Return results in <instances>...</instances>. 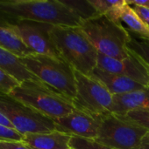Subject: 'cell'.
Here are the masks:
<instances>
[{"mask_svg":"<svg viewBox=\"0 0 149 149\" xmlns=\"http://www.w3.org/2000/svg\"><path fill=\"white\" fill-rule=\"evenodd\" d=\"M49 33L61 58L75 71L90 76L97 66L98 52L82 29L52 25Z\"/></svg>","mask_w":149,"mask_h":149,"instance_id":"cell-2","label":"cell"},{"mask_svg":"<svg viewBox=\"0 0 149 149\" xmlns=\"http://www.w3.org/2000/svg\"><path fill=\"white\" fill-rule=\"evenodd\" d=\"M98 15L105 16L109 19L119 23L120 16L127 4L126 0H89Z\"/></svg>","mask_w":149,"mask_h":149,"instance_id":"cell-18","label":"cell"},{"mask_svg":"<svg viewBox=\"0 0 149 149\" xmlns=\"http://www.w3.org/2000/svg\"><path fill=\"white\" fill-rule=\"evenodd\" d=\"M0 111L22 135L56 130L54 120L16 100L10 94H0Z\"/></svg>","mask_w":149,"mask_h":149,"instance_id":"cell-7","label":"cell"},{"mask_svg":"<svg viewBox=\"0 0 149 149\" xmlns=\"http://www.w3.org/2000/svg\"><path fill=\"white\" fill-rule=\"evenodd\" d=\"M98 68L114 74L128 77L144 86H149V74L142 61L133 52L126 59H116L98 53Z\"/></svg>","mask_w":149,"mask_h":149,"instance_id":"cell-11","label":"cell"},{"mask_svg":"<svg viewBox=\"0 0 149 149\" xmlns=\"http://www.w3.org/2000/svg\"><path fill=\"white\" fill-rule=\"evenodd\" d=\"M10 95L52 120L64 117L76 109L70 100L40 79L20 82Z\"/></svg>","mask_w":149,"mask_h":149,"instance_id":"cell-4","label":"cell"},{"mask_svg":"<svg viewBox=\"0 0 149 149\" xmlns=\"http://www.w3.org/2000/svg\"><path fill=\"white\" fill-rule=\"evenodd\" d=\"M136 110L149 111V86L131 93L113 95L110 113L124 114Z\"/></svg>","mask_w":149,"mask_h":149,"instance_id":"cell-12","label":"cell"},{"mask_svg":"<svg viewBox=\"0 0 149 149\" xmlns=\"http://www.w3.org/2000/svg\"><path fill=\"white\" fill-rule=\"evenodd\" d=\"M0 47L7 50L19 58L35 54L26 46L13 30L2 23H0Z\"/></svg>","mask_w":149,"mask_h":149,"instance_id":"cell-16","label":"cell"},{"mask_svg":"<svg viewBox=\"0 0 149 149\" xmlns=\"http://www.w3.org/2000/svg\"><path fill=\"white\" fill-rule=\"evenodd\" d=\"M71 136L59 131L27 134L23 141L31 149H69Z\"/></svg>","mask_w":149,"mask_h":149,"instance_id":"cell-14","label":"cell"},{"mask_svg":"<svg viewBox=\"0 0 149 149\" xmlns=\"http://www.w3.org/2000/svg\"><path fill=\"white\" fill-rule=\"evenodd\" d=\"M148 133L147 129L137 124L106 113L102 116L97 136L94 141L114 149H139Z\"/></svg>","mask_w":149,"mask_h":149,"instance_id":"cell-6","label":"cell"},{"mask_svg":"<svg viewBox=\"0 0 149 149\" xmlns=\"http://www.w3.org/2000/svg\"><path fill=\"white\" fill-rule=\"evenodd\" d=\"M120 119L137 124L145 129H147L149 133V111H143V110H136L131 111L124 114H116Z\"/></svg>","mask_w":149,"mask_h":149,"instance_id":"cell-20","label":"cell"},{"mask_svg":"<svg viewBox=\"0 0 149 149\" xmlns=\"http://www.w3.org/2000/svg\"><path fill=\"white\" fill-rule=\"evenodd\" d=\"M126 3L129 5L142 6L149 9V0H126Z\"/></svg>","mask_w":149,"mask_h":149,"instance_id":"cell-26","label":"cell"},{"mask_svg":"<svg viewBox=\"0 0 149 149\" xmlns=\"http://www.w3.org/2000/svg\"><path fill=\"white\" fill-rule=\"evenodd\" d=\"M139 149H149V133H148L146 136L143 138L141 148Z\"/></svg>","mask_w":149,"mask_h":149,"instance_id":"cell-28","label":"cell"},{"mask_svg":"<svg viewBox=\"0 0 149 149\" xmlns=\"http://www.w3.org/2000/svg\"><path fill=\"white\" fill-rule=\"evenodd\" d=\"M23 135L13 128L7 127L0 124V141H22Z\"/></svg>","mask_w":149,"mask_h":149,"instance_id":"cell-23","label":"cell"},{"mask_svg":"<svg viewBox=\"0 0 149 149\" xmlns=\"http://www.w3.org/2000/svg\"><path fill=\"white\" fill-rule=\"evenodd\" d=\"M131 35L127 47L131 52L149 66V39Z\"/></svg>","mask_w":149,"mask_h":149,"instance_id":"cell-19","label":"cell"},{"mask_svg":"<svg viewBox=\"0 0 149 149\" xmlns=\"http://www.w3.org/2000/svg\"><path fill=\"white\" fill-rule=\"evenodd\" d=\"M20 61L40 81L71 102L74 100L76 96L75 70L66 61L40 54L21 58Z\"/></svg>","mask_w":149,"mask_h":149,"instance_id":"cell-5","label":"cell"},{"mask_svg":"<svg viewBox=\"0 0 149 149\" xmlns=\"http://www.w3.org/2000/svg\"><path fill=\"white\" fill-rule=\"evenodd\" d=\"M0 67L19 82L39 79L22 64L18 57L2 47H0Z\"/></svg>","mask_w":149,"mask_h":149,"instance_id":"cell-15","label":"cell"},{"mask_svg":"<svg viewBox=\"0 0 149 149\" xmlns=\"http://www.w3.org/2000/svg\"><path fill=\"white\" fill-rule=\"evenodd\" d=\"M69 149H73V148H69Z\"/></svg>","mask_w":149,"mask_h":149,"instance_id":"cell-30","label":"cell"},{"mask_svg":"<svg viewBox=\"0 0 149 149\" xmlns=\"http://www.w3.org/2000/svg\"><path fill=\"white\" fill-rule=\"evenodd\" d=\"M90 77L103 84L112 95L127 93L144 87V86L128 77L111 73L98 67L92 72Z\"/></svg>","mask_w":149,"mask_h":149,"instance_id":"cell-13","label":"cell"},{"mask_svg":"<svg viewBox=\"0 0 149 149\" xmlns=\"http://www.w3.org/2000/svg\"><path fill=\"white\" fill-rule=\"evenodd\" d=\"M19 81L0 67V94H11Z\"/></svg>","mask_w":149,"mask_h":149,"instance_id":"cell-22","label":"cell"},{"mask_svg":"<svg viewBox=\"0 0 149 149\" xmlns=\"http://www.w3.org/2000/svg\"><path fill=\"white\" fill-rule=\"evenodd\" d=\"M5 24L13 30L26 46L35 54L62 59L55 49L50 37L49 31L52 27L51 24L31 21H22Z\"/></svg>","mask_w":149,"mask_h":149,"instance_id":"cell-9","label":"cell"},{"mask_svg":"<svg viewBox=\"0 0 149 149\" xmlns=\"http://www.w3.org/2000/svg\"><path fill=\"white\" fill-rule=\"evenodd\" d=\"M103 114H94L88 112L75 109L71 113L54 120L56 131L70 135L95 140Z\"/></svg>","mask_w":149,"mask_h":149,"instance_id":"cell-10","label":"cell"},{"mask_svg":"<svg viewBox=\"0 0 149 149\" xmlns=\"http://www.w3.org/2000/svg\"><path fill=\"white\" fill-rule=\"evenodd\" d=\"M0 124L3 125V126H5V127H11V128H13V129H14L12 124H11V123L9 121V120L3 114V113H2L1 111H0Z\"/></svg>","mask_w":149,"mask_h":149,"instance_id":"cell-27","label":"cell"},{"mask_svg":"<svg viewBox=\"0 0 149 149\" xmlns=\"http://www.w3.org/2000/svg\"><path fill=\"white\" fill-rule=\"evenodd\" d=\"M119 23L130 34L149 39V28L139 17L131 5L126 4L124 8Z\"/></svg>","mask_w":149,"mask_h":149,"instance_id":"cell-17","label":"cell"},{"mask_svg":"<svg viewBox=\"0 0 149 149\" xmlns=\"http://www.w3.org/2000/svg\"><path fill=\"white\" fill-rule=\"evenodd\" d=\"M69 147L73 149H114L104 146L94 140L81 137H71Z\"/></svg>","mask_w":149,"mask_h":149,"instance_id":"cell-21","label":"cell"},{"mask_svg":"<svg viewBox=\"0 0 149 149\" xmlns=\"http://www.w3.org/2000/svg\"><path fill=\"white\" fill-rule=\"evenodd\" d=\"M76 96L72 101L76 109L94 114L110 113L113 95L97 80L75 71Z\"/></svg>","mask_w":149,"mask_h":149,"instance_id":"cell-8","label":"cell"},{"mask_svg":"<svg viewBox=\"0 0 149 149\" xmlns=\"http://www.w3.org/2000/svg\"><path fill=\"white\" fill-rule=\"evenodd\" d=\"M22 21L80 27L83 20L61 0H0V23Z\"/></svg>","mask_w":149,"mask_h":149,"instance_id":"cell-1","label":"cell"},{"mask_svg":"<svg viewBox=\"0 0 149 149\" xmlns=\"http://www.w3.org/2000/svg\"><path fill=\"white\" fill-rule=\"evenodd\" d=\"M0 149H31L23 141H0Z\"/></svg>","mask_w":149,"mask_h":149,"instance_id":"cell-24","label":"cell"},{"mask_svg":"<svg viewBox=\"0 0 149 149\" xmlns=\"http://www.w3.org/2000/svg\"><path fill=\"white\" fill-rule=\"evenodd\" d=\"M131 6L133 7L136 14L139 16V17L149 28V9L142 6H137V5H131Z\"/></svg>","mask_w":149,"mask_h":149,"instance_id":"cell-25","label":"cell"},{"mask_svg":"<svg viewBox=\"0 0 149 149\" xmlns=\"http://www.w3.org/2000/svg\"><path fill=\"white\" fill-rule=\"evenodd\" d=\"M137 58H138V57H137ZM142 63H143V64L145 65V66L147 67V70H148V74H149V66H148V65H146V64H145L144 62H142Z\"/></svg>","mask_w":149,"mask_h":149,"instance_id":"cell-29","label":"cell"},{"mask_svg":"<svg viewBox=\"0 0 149 149\" xmlns=\"http://www.w3.org/2000/svg\"><path fill=\"white\" fill-rule=\"evenodd\" d=\"M80 28L98 53L120 60L131 57L127 47L131 35L120 23L97 15L83 20Z\"/></svg>","mask_w":149,"mask_h":149,"instance_id":"cell-3","label":"cell"}]
</instances>
